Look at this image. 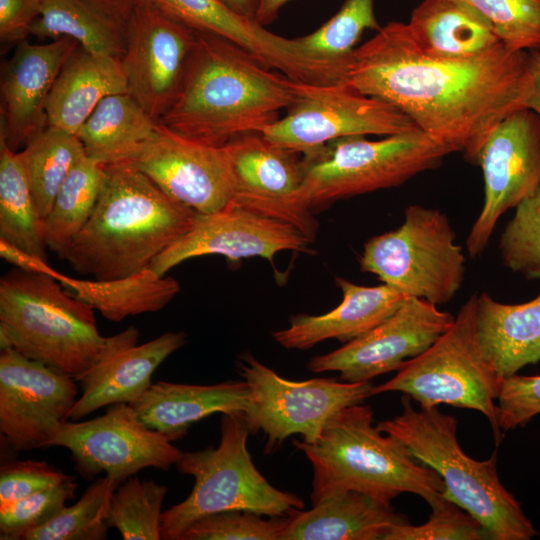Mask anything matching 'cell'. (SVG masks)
I'll use <instances>...</instances> for the list:
<instances>
[{"mask_svg":"<svg viewBox=\"0 0 540 540\" xmlns=\"http://www.w3.org/2000/svg\"><path fill=\"white\" fill-rule=\"evenodd\" d=\"M408 395L400 415L377 424L400 439L422 464L445 483L442 495L457 503L484 527L489 540H529L537 535L519 502L502 485L496 452L484 461L465 454L457 439V420L437 407L416 410Z\"/></svg>","mask_w":540,"mask_h":540,"instance_id":"obj_6","label":"cell"},{"mask_svg":"<svg viewBox=\"0 0 540 540\" xmlns=\"http://www.w3.org/2000/svg\"><path fill=\"white\" fill-rule=\"evenodd\" d=\"M138 339L139 331L133 325L108 337L101 356L76 379L82 394L67 420H79L113 404L133 405L152 385L159 365L186 344L187 334L167 332L140 345Z\"/></svg>","mask_w":540,"mask_h":540,"instance_id":"obj_21","label":"cell"},{"mask_svg":"<svg viewBox=\"0 0 540 540\" xmlns=\"http://www.w3.org/2000/svg\"><path fill=\"white\" fill-rule=\"evenodd\" d=\"M294 96L293 80L235 43L197 32L178 95L159 121L184 138L222 147L240 134L262 132Z\"/></svg>","mask_w":540,"mask_h":540,"instance_id":"obj_2","label":"cell"},{"mask_svg":"<svg viewBox=\"0 0 540 540\" xmlns=\"http://www.w3.org/2000/svg\"><path fill=\"white\" fill-rule=\"evenodd\" d=\"M407 522L391 504L350 490L290 516L279 540H384L394 526Z\"/></svg>","mask_w":540,"mask_h":540,"instance_id":"obj_28","label":"cell"},{"mask_svg":"<svg viewBox=\"0 0 540 540\" xmlns=\"http://www.w3.org/2000/svg\"><path fill=\"white\" fill-rule=\"evenodd\" d=\"M168 16L202 33L223 37L295 82L328 84L303 55L296 39L272 33L221 0H148Z\"/></svg>","mask_w":540,"mask_h":540,"instance_id":"obj_23","label":"cell"},{"mask_svg":"<svg viewBox=\"0 0 540 540\" xmlns=\"http://www.w3.org/2000/svg\"><path fill=\"white\" fill-rule=\"evenodd\" d=\"M451 153L420 129L381 140L340 138L302 157L304 197L314 212L342 199L398 187L438 167Z\"/></svg>","mask_w":540,"mask_h":540,"instance_id":"obj_8","label":"cell"},{"mask_svg":"<svg viewBox=\"0 0 540 540\" xmlns=\"http://www.w3.org/2000/svg\"><path fill=\"white\" fill-rule=\"evenodd\" d=\"M344 83L394 106L474 165L497 124L525 108L531 91L528 51L501 43L472 58L432 57L396 21L355 49Z\"/></svg>","mask_w":540,"mask_h":540,"instance_id":"obj_1","label":"cell"},{"mask_svg":"<svg viewBox=\"0 0 540 540\" xmlns=\"http://www.w3.org/2000/svg\"><path fill=\"white\" fill-rule=\"evenodd\" d=\"M287 113L261 132L275 145L308 157L328 143L351 136H390L419 129L400 110L346 83L293 81Z\"/></svg>","mask_w":540,"mask_h":540,"instance_id":"obj_12","label":"cell"},{"mask_svg":"<svg viewBox=\"0 0 540 540\" xmlns=\"http://www.w3.org/2000/svg\"><path fill=\"white\" fill-rule=\"evenodd\" d=\"M342 301L321 315L298 314L287 328L274 331V340L286 349L306 350L328 340L347 343L392 315L409 296L381 284L363 286L343 277L335 278Z\"/></svg>","mask_w":540,"mask_h":540,"instance_id":"obj_24","label":"cell"},{"mask_svg":"<svg viewBox=\"0 0 540 540\" xmlns=\"http://www.w3.org/2000/svg\"><path fill=\"white\" fill-rule=\"evenodd\" d=\"M128 162L168 196L197 213L219 211L234 197V173L227 146L189 140L160 121L156 135Z\"/></svg>","mask_w":540,"mask_h":540,"instance_id":"obj_19","label":"cell"},{"mask_svg":"<svg viewBox=\"0 0 540 540\" xmlns=\"http://www.w3.org/2000/svg\"><path fill=\"white\" fill-rule=\"evenodd\" d=\"M290 0H260L256 21L265 26L273 22L280 9Z\"/></svg>","mask_w":540,"mask_h":540,"instance_id":"obj_49","label":"cell"},{"mask_svg":"<svg viewBox=\"0 0 540 540\" xmlns=\"http://www.w3.org/2000/svg\"><path fill=\"white\" fill-rule=\"evenodd\" d=\"M128 93L121 59L78 45L62 66L46 101L48 126L75 134L107 96Z\"/></svg>","mask_w":540,"mask_h":540,"instance_id":"obj_26","label":"cell"},{"mask_svg":"<svg viewBox=\"0 0 540 540\" xmlns=\"http://www.w3.org/2000/svg\"><path fill=\"white\" fill-rule=\"evenodd\" d=\"M0 240L47 260L44 219L34 200L20 154L0 137Z\"/></svg>","mask_w":540,"mask_h":540,"instance_id":"obj_34","label":"cell"},{"mask_svg":"<svg viewBox=\"0 0 540 540\" xmlns=\"http://www.w3.org/2000/svg\"><path fill=\"white\" fill-rule=\"evenodd\" d=\"M19 154L36 205L45 219L68 174L85 155L83 145L75 134L47 126Z\"/></svg>","mask_w":540,"mask_h":540,"instance_id":"obj_36","label":"cell"},{"mask_svg":"<svg viewBox=\"0 0 540 540\" xmlns=\"http://www.w3.org/2000/svg\"><path fill=\"white\" fill-rule=\"evenodd\" d=\"M477 294L460 308L452 326L420 355L403 363L387 382L373 386L370 396L402 392L420 408L448 404L476 410L489 421L496 444L502 440L496 414L500 379L486 360L476 331Z\"/></svg>","mask_w":540,"mask_h":540,"instance_id":"obj_9","label":"cell"},{"mask_svg":"<svg viewBox=\"0 0 540 540\" xmlns=\"http://www.w3.org/2000/svg\"><path fill=\"white\" fill-rule=\"evenodd\" d=\"M137 0H42L31 28L38 38L69 37L82 48L122 59Z\"/></svg>","mask_w":540,"mask_h":540,"instance_id":"obj_27","label":"cell"},{"mask_svg":"<svg viewBox=\"0 0 540 540\" xmlns=\"http://www.w3.org/2000/svg\"><path fill=\"white\" fill-rule=\"evenodd\" d=\"M159 120L129 94L107 96L76 133L85 155L101 165L132 160L156 135Z\"/></svg>","mask_w":540,"mask_h":540,"instance_id":"obj_31","label":"cell"},{"mask_svg":"<svg viewBox=\"0 0 540 540\" xmlns=\"http://www.w3.org/2000/svg\"><path fill=\"white\" fill-rule=\"evenodd\" d=\"M248 400L245 381L212 385L158 381L132 406L146 426L173 442L183 438L194 423L213 413L244 412Z\"/></svg>","mask_w":540,"mask_h":540,"instance_id":"obj_25","label":"cell"},{"mask_svg":"<svg viewBox=\"0 0 540 540\" xmlns=\"http://www.w3.org/2000/svg\"><path fill=\"white\" fill-rule=\"evenodd\" d=\"M41 12L42 0H0L1 41H25Z\"/></svg>","mask_w":540,"mask_h":540,"instance_id":"obj_46","label":"cell"},{"mask_svg":"<svg viewBox=\"0 0 540 540\" xmlns=\"http://www.w3.org/2000/svg\"><path fill=\"white\" fill-rule=\"evenodd\" d=\"M374 0H345L314 32L295 38L305 58L330 84L344 83L356 45L367 29L378 31Z\"/></svg>","mask_w":540,"mask_h":540,"instance_id":"obj_33","label":"cell"},{"mask_svg":"<svg viewBox=\"0 0 540 540\" xmlns=\"http://www.w3.org/2000/svg\"><path fill=\"white\" fill-rule=\"evenodd\" d=\"M76 379L27 358L0 351V434L15 452L45 448L74 406Z\"/></svg>","mask_w":540,"mask_h":540,"instance_id":"obj_16","label":"cell"},{"mask_svg":"<svg viewBox=\"0 0 540 540\" xmlns=\"http://www.w3.org/2000/svg\"><path fill=\"white\" fill-rule=\"evenodd\" d=\"M503 264L527 279H540V184L516 207L500 236Z\"/></svg>","mask_w":540,"mask_h":540,"instance_id":"obj_39","label":"cell"},{"mask_svg":"<svg viewBox=\"0 0 540 540\" xmlns=\"http://www.w3.org/2000/svg\"><path fill=\"white\" fill-rule=\"evenodd\" d=\"M226 146L235 181L227 206L290 224L314 242L319 224L304 197L300 154L273 144L261 132L240 134Z\"/></svg>","mask_w":540,"mask_h":540,"instance_id":"obj_15","label":"cell"},{"mask_svg":"<svg viewBox=\"0 0 540 540\" xmlns=\"http://www.w3.org/2000/svg\"><path fill=\"white\" fill-rule=\"evenodd\" d=\"M476 331L482 352L500 381L540 361V292L532 300L505 304L477 295Z\"/></svg>","mask_w":540,"mask_h":540,"instance_id":"obj_29","label":"cell"},{"mask_svg":"<svg viewBox=\"0 0 540 540\" xmlns=\"http://www.w3.org/2000/svg\"><path fill=\"white\" fill-rule=\"evenodd\" d=\"M48 447L69 450L82 475L105 472L118 484L144 468L169 470L183 455L126 403L110 405L103 415L90 420L64 421L46 443Z\"/></svg>","mask_w":540,"mask_h":540,"instance_id":"obj_13","label":"cell"},{"mask_svg":"<svg viewBox=\"0 0 540 540\" xmlns=\"http://www.w3.org/2000/svg\"><path fill=\"white\" fill-rule=\"evenodd\" d=\"M311 242L294 226L241 208L226 206L213 213H197L188 232L151 264L165 275L184 261L221 255L230 261L261 257L274 262L282 251L310 253Z\"/></svg>","mask_w":540,"mask_h":540,"instance_id":"obj_20","label":"cell"},{"mask_svg":"<svg viewBox=\"0 0 540 540\" xmlns=\"http://www.w3.org/2000/svg\"><path fill=\"white\" fill-rule=\"evenodd\" d=\"M167 487L152 479L131 477L112 494L107 517L109 528L124 540L161 539L162 503Z\"/></svg>","mask_w":540,"mask_h":540,"instance_id":"obj_38","label":"cell"},{"mask_svg":"<svg viewBox=\"0 0 540 540\" xmlns=\"http://www.w3.org/2000/svg\"><path fill=\"white\" fill-rule=\"evenodd\" d=\"M119 484L105 475L94 481L80 499L47 524L27 532L23 540H105L113 492Z\"/></svg>","mask_w":540,"mask_h":540,"instance_id":"obj_37","label":"cell"},{"mask_svg":"<svg viewBox=\"0 0 540 540\" xmlns=\"http://www.w3.org/2000/svg\"><path fill=\"white\" fill-rule=\"evenodd\" d=\"M372 423L370 406L356 404L335 414L316 442H293L313 467L312 503L352 490L387 504L405 492L433 504L445 490L441 476Z\"/></svg>","mask_w":540,"mask_h":540,"instance_id":"obj_4","label":"cell"},{"mask_svg":"<svg viewBox=\"0 0 540 540\" xmlns=\"http://www.w3.org/2000/svg\"><path fill=\"white\" fill-rule=\"evenodd\" d=\"M496 414L503 431L523 426L540 413V375H513L499 383Z\"/></svg>","mask_w":540,"mask_h":540,"instance_id":"obj_44","label":"cell"},{"mask_svg":"<svg viewBox=\"0 0 540 540\" xmlns=\"http://www.w3.org/2000/svg\"><path fill=\"white\" fill-rule=\"evenodd\" d=\"M108 337L94 309L56 279L14 267L0 279V348L77 379L101 356Z\"/></svg>","mask_w":540,"mask_h":540,"instance_id":"obj_5","label":"cell"},{"mask_svg":"<svg viewBox=\"0 0 540 540\" xmlns=\"http://www.w3.org/2000/svg\"><path fill=\"white\" fill-rule=\"evenodd\" d=\"M77 483L72 476L49 488L0 508V539L19 540L55 518L73 499Z\"/></svg>","mask_w":540,"mask_h":540,"instance_id":"obj_41","label":"cell"},{"mask_svg":"<svg viewBox=\"0 0 540 540\" xmlns=\"http://www.w3.org/2000/svg\"><path fill=\"white\" fill-rule=\"evenodd\" d=\"M105 167L106 182L96 207L64 258L77 273L98 280L150 267L188 232L197 214L129 162Z\"/></svg>","mask_w":540,"mask_h":540,"instance_id":"obj_3","label":"cell"},{"mask_svg":"<svg viewBox=\"0 0 540 540\" xmlns=\"http://www.w3.org/2000/svg\"><path fill=\"white\" fill-rule=\"evenodd\" d=\"M455 317L417 297L401 306L365 334L327 354L312 357L308 370L338 372L346 382H368L398 370L405 361L426 351L453 324Z\"/></svg>","mask_w":540,"mask_h":540,"instance_id":"obj_17","label":"cell"},{"mask_svg":"<svg viewBox=\"0 0 540 540\" xmlns=\"http://www.w3.org/2000/svg\"><path fill=\"white\" fill-rule=\"evenodd\" d=\"M236 365L249 387L243 416L250 433H264L268 451L294 434L306 443L316 442L335 414L361 404L373 387L370 381L339 382L333 378L291 381L248 351L237 357Z\"/></svg>","mask_w":540,"mask_h":540,"instance_id":"obj_11","label":"cell"},{"mask_svg":"<svg viewBox=\"0 0 540 540\" xmlns=\"http://www.w3.org/2000/svg\"><path fill=\"white\" fill-rule=\"evenodd\" d=\"M235 12L256 20L260 0H221Z\"/></svg>","mask_w":540,"mask_h":540,"instance_id":"obj_50","label":"cell"},{"mask_svg":"<svg viewBox=\"0 0 540 540\" xmlns=\"http://www.w3.org/2000/svg\"><path fill=\"white\" fill-rule=\"evenodd\" d=\"M429 519L421 525L394 526L384 540H483L489 539L482 524L445 496L430 505Z\"/></svg>","mask_w":540,"mask_h":540,"instance_id":"obj_42","label":"cell"},{"mask_svg":"<svg viewBox=\"0 0 540 540\" xmlns=\"http://www.w3.org/2000/svg\"><path fill=\"white\" fill-rule=\"evenodd\" d=\"M407 25L418 47L432 57L467 59L501 44L489 23L459 0H422Z\"/></svg>","mask_w":540,"mask_h":540,"instance_id":"obj_30","label":"cell"},{"mask_svg":"<svg viewBox=\"0 0 540 540\" xmlns=\"http://www.w3.org/2000/svg\"><path fill=\"white\" fill-rule=\"evenodd\" d=\"M0 256L14 267L25 271L45 274L56 280L61 274L51 268L47 260L33 256L3 240H0Z\"/></svg>","mask_w":540,"mask_h":540,"instance_id":"obj_47","label":"cell"},{"mask_svg":"<svg viewBox=\"0 0 540 540\" xmlns=\"http://www.w3.org/2000/svg\"><path fill=\"white\" fill-rule=\"evenodd\" d=\"M477 11L511 51L540 50V0H459Z\"/></svg>","mask_w":540,"mask_h":540,"instance_id":"obj_40","label":"cell"},{"mask_svg":"<svg viewBox=\"0 0 540 540\" xmlns=\"http://www.w3.org/2000/svg\"><path fill=\"white\" fill-rule=\"evenodd\" d=\"M69 476L46 461L5 462L0 468V508L56 485Z\"/></svg>","mask_w":540,"mask_h":540,"instance_id":"obj_45","label":"cell"},{"mask_svg":"<svg viewBox=\"0 0 540 540\" xmlns=\"http://www.w3.org/2000/svg\"><path fill=\"white\" fill-rule=\"evenodd\" d=\"M289 517L263 518L231 510L207 515L192 523L180 540H279Z\"/></svg>","mask_w":540,"mask_h":540,"instance_id":"obj_43","label":"cell"},{"mask_svg":"<svg viewBox=\"0 0 540 540\" xmlns=\"http://www.w3.org/2000/svg\"><path fill=\"white\" fill-rule=\"evenodd\" d=\"M63 287L112 322L128 316L163 309L180 291L173 277L159 275L151 267L117 279H77L61 274Z\"/></svg>","mask_w":540,"mask_h":540,"instance_id":"obj_32","label":"cell"},{"mask_svg":"<svg viewBox=\"0 0 540 540\" xmlns=\"http://www.w3.org/2000/svg\"><path fill=\"white\" fill-rule=\"evenodd\" d=\"M217 447L183 452L178 471L194 477L189 496L161 516V539L180 540L195 521L239 510L267 517H290L304 508L297 495L277 489L255 467L247 448L250 430L243 412L222 413Z\"/></svg>","mask_w":540,"mask_h":540,"instance_id":"obj_7","label":"cell"},{"mask_svg":"<svg viewBox=\"0 0 540 540\" xmlns=\"http://www.w3.org/2000/svg\"><path fill=\"white\" fill-rule=\"evenodd\" d=\"M455 241L446 214L412 204L398 228L367 240L360 270L406 296L443 305L461 288L466 271L463 249Z\"/></svg>","mask_w":540,"mask_h":540,"instance_id":"obj_10","label":"cell"},{"mask_svg":"<svg viewBox=\"0 0 540 540\" xmlns=\"http://www.w3.org/2000/svg\"><path fill=\"white\" fill-rule=\"evenodd\" d=\"M106 167L84 155L72 168L44 219V239L59 258L90 219L106 182Z\"/></svg>","mask_w":540,"mask_h":540,"instance_id":"obj_35","label":"cell"},{"mask_svg":"<svg viewBox=\"0 0 540 540\" xmlns=\"http://www.w3.org/2000/svg\"><path fill=\"white\" fill-rule=\"evenodd\" d=\"M79 44L61 37L46 44L18 43L1 74L0 137L16 151L48 126L46 101L66 60Z\"/></svg>","mask_w":540,"mask_h":540,"instance_id":"obj_22","label":"cell"},{"mask_svg":"<svg viewBox=\"0 0 540 540\" xmlns=\"http://www.w3.org/2000/svg\"><path fill=\"white\" fill-rule=\"evenodd\" d=\"M484 179L483 207L466 239L472 258L488 246L499 218L540 184V116L520 108L502 119L477 159Z\"/></svg>","mask_w":540,"mask_h":540,"instance_id":"obj_14","label":"cell"},{"mask_svg":"<svg viewBox=\"0 0 540 540\" xmlns=\"http://www.w3.org/2000/svg\"><path fill=\"white\" fill-rule=\"evenodd\" d=\"M528 68L531 77V91L525 102V108L540 116V50L528 51Z\"/></svg>","mask_w":540,"mask_h":540,"instance_id":"obj_48","label":"cell"},{"mask_svg":"<svg viewBox=\"0 0 540 540\" xmlns=\"http://www.w3.org/2000/svg\"><path fill=\"white\" fill-rule=\"evenodd\" d=\"M197 31L148 0H137L121 59L128 93L154 119L174 103Z\"/></svg>","mask_w":540,"mask_h":540,"instance_id":"obj_18","label":"cell"}]
</instances>
